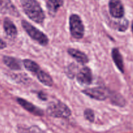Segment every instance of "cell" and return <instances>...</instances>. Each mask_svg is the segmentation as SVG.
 Here are the masks:
<instances>
[{"mask_svg": "<svg viewBox=\"0 0 133 133\" xmlns=\"http://www.w3.org/2000/svg\"><path fill=\"white\" fill-rule=\"evenodd\" d=\"M22 6L29 18L37 23H42L45 19V14L36 0H20Z\"/></svg>", "mask_w": 133, "mask_h": 133, "instance_id": "6da1fadb", "label": "cell"}, {"mask_svg": "<svg viewBox=\"0 0 133 133\" xmlns=\"http://www.w3.org/2000/svg\"><path fill=\"white\" fill-rule=\"evenodd\" d=\"M22 25L23 29L32 40L37 42L39 44L43 46L48 45L49 43V38L44 32L25 20L22 21Z\"/></svg>", "mask_w": 133, "mask_h": 133, "instance_id": "7a4b0ae2", "label": "cell"}, {"mask_svg": "<svg viewBox=\"0 0 133 133\" xmlns=\"http://www.w3.org/2000/svg\"><path fill=\"white\" fill-rule=\"evenodd\" d=\"M48 115L53 118L66 119L71 116V111L68 105L64 103L58 101L51 104L47 109Z\"/></svg>", "mask_w": 133, "mask_h": 133, "instance_id": "3957f363", "label": "cell"}, {"mask_svg": "<svg viewBox=\"0 0 133 133\" xmlns=\"http://www.w3.org/2000/svg\"><path fill=\"white\" fill-rule=\"evenodd\" d=\"M69 23L70 33L72 37L77 40L81 39L84 35V26L81 17L77 14H71Z\"/></svg>", "mask_w": 133, "mask_h": 133, "instance_id": "277c9868", "label": "cell"}, {"mask_svg": "<svg viewBox=\"0 0 133 133\" xmlns=\"http://www.w3.org/2000/svg\"><path fill=\"white\" fill-rule=\"evenodd\" d=\"M82 92L94 99L104 101L109 97L111 92L105 87H94L86 88L83 90Z\"/></svg>", "mask_w": 133, "mask_h": 133, "instance_id": "5b68a950", "label": "cell"}, {"mask_svg": "<svg viewBox=\"0 0 133 133\" xmlns=\"http://www.w3.org/2000/svg\"><path fill=\"white\" fill-rule=\"evenodd\" d=\"M109 9L110 14L114 18L121 19L124 16V7L121 0H109Z\"/></svg>", "mask_w": 133, "mask_h": 133, "instance_id": "8992f818", "label": "cell"}, {"mask_svg": "<svg viewBox=\"0 0 133 133\" xmlns=\"http://www.w3.org/2000/svg\"><path fill=\"white\" fill-rule=\"evenodd\" d=\"M16 100L19 105H20L25 110H26L31 114H33L35 116H44V111L41 109L36 107V105H33L32 103L29 102V101H27V100L24 99L23 98H21V97H18V98H17Z\"/></svg>", "mask_w": 133, "mask_h": 133, "instance_id": "52a82bcc", "label": "cell"}, {"mask_svg": "<svg viewBox=\"0 0 133 133\" xmlns=\"http://www.w3.org/2000/svg\"><path fill=\"white\" fill-rule=\"evenodd\" d=\"M78 83L83 85H89L92 83V70L88 67H83L76 75Z\"/></svg>", "mask_w": 133, "mask_h": 133, "instance_id": "ba28073f", "label": "cell"}, {"mask_svg": "<svg viewBox=\"0 0 133 133\" xmlns=\"http://www.w3.org/2000/svg\"><path fill=\"white\" fill-rule=\"evenodd\" d=\"M0 11L14 17H18L19 13L10 0H0Z\"/></svg>", "mask_w": 133, "mask_h": 133, "instance_id": "9c48e42d", "label": "cell"}, {"mask_svg": "<svg viewBox=\"0 0 133 133\" xmlns=\"http://www.w3.org/2000/svg\"><path fill=\"white\" fill-rule=\"evenodd\" d=\"M3 29L8 37L15 38L18 35V30L14 22L9 18H5L3 20Z\"/></svg>", "mask_w": 133, "mask_h": 133, "instance_id": "30bf717a", "label": "cell"}, {"mask_svg": "<svg viewBox=\"0 0 133 133\" xmlns=\"http://www.w3.org/2000/svg\"><path fill=\"white\" fill-rule=\"evenodd\" d=\"M68 53L70 56L73 57L75 61L81 64H85L89 61L88 56L83 52L81 51L79 49L70 48L68 49Z\"/></svg>", "mask_w": 133, "mask_h": 133, "instance_id": "8fae6325", "label": "cell"}, {"mask_svg": "<svg viewBox=\"0 0 133 133\" xmlns=\"http://www.w3.org/2000/svg\"><path fill=\"white\" fill-rule=\"evenodd\" d=\"M112 58L113 61H114V64L118 68V70L123 74L125 71L123 59L122 54L120 53L118 48H115L112 49Z\"/></svg>", "mask_w": 133, "mask_h": 133, "instance_id": "7c38bea8", "label": "cell"}, {"mask_svg": "<svg viewBox=\"0 0 133 133\" xmlns=\"http://www.w3.org/2000/svg\"><path fill=\"white\" fill-rule=\"evenodd\" d=\"M63 4V0H48L46 6L49 15L54 16Z\"/></svg>", "mask_w": 133, "mask_h": 133, "instance_id": "4fadbf2b", "label": "cell"}, {"mask_svg": "<svg viewBox=\"0 0 133 133\" xmlns=\"http://www.w3.org/2000/svg\"><path fill=\"white\" fill-rule=\"evenodd\" d=\"M3 61L4 64L12 70L18 71V70H21V68H22L20 62H19V60L12 57L4 56L3 57Z\"/></svg>", "mask_w": 133, "mask_h": 133, "instance_id": "5bb4252c", "label": "cell"}, {"mask_svg": "<svg viewBox=\"0 0 133 133\" xmlns=\"http://www.w3.org/2000/svg\"><path fill=\"white\" fill-rule=\"evenodd\" d=\"M35 75H36V77L38 79L39 81L47 87H51L53 84V80L51 77L46 73L45 71H43L40 69L38 71H37Z\"/></svg>", "mask_w": 133, "mask_h": 133, "instance_id": "9a60e30c", "label": "cell"}, {"mask_svg": "<svg viewBox=\"0 0 133 133\" xmlns=\"http://www.w3.org/2000/svg\"><path fill=\"white\" fill-rule=\"evenodd\" d=\"M109 98L112 103L114 104L116 106L123 107L126 105V100L125 99L124 97L122 95L116 92H110Z\"/></svg>", "mask_w": 133, "mask_h": 133, "instance_id": "2e32d148", "label": "cell"}, {"mask_svg": "<svg viewBox=\"0 0 133 133\" xmlns=\"http://www.w3.org/2000/svg\"><path fill=\"white\" fill-rule=\"evenodd\" d=\"M23 65L26 70H28L29 71L31 72L33 74H36L37 71H38L40 70V68L39 65L35 61H32L30 59H25L23 62Z\"/></svg>", "mask_w": 133, "mask_h": 133, "instance_id": "e0dca14e", "label": "cell"}, {"mask_svg": "<svg viewBox=\"0 0 133 133\" xmlns=\"http://www.w3.org/2000/svg\"><path fill=\"white\" fill-rule=\"evenodd\" d=\"M129 27V22L127 19H119V21L116 22L114 27L119 31H125Z\"/></svg>", "mask_w": 133, "mask_h": 133, "instance_id": "ac0fdd59", "label": "cell"}, {"mask_svg": "<svg viewBox=\"0 0 133 133\" xmlns=\"http://www.w3.org/2000/svg\"><path fill=\"white\" fill-rule=\"evenodd\" d=\"M78 70L77 66L74 64H71L68 66L66 71V74L70 78H74L77 75V71Z\"/></svg>", "mask_w": 133, "mask_h": 133, "instance_id": "d6986e66", "label": "cell"}, {"mask_svg": "<svg viewBox=\"0 0 133 133\" xmlns=\"http://www.w3.org/2000/svg\"><path fill=\"white\" fill-rule=\"evenodd\" d=\"M84 116L85 118L88 121V122H94L95 119V114L93 110H92L91 109H85L84 112Z\"/></svg>", "mask_w": 133, "mask_h": 133, "instance_id": "ffe728a7", "label": "cell"}, {"mask_svg": "<svg viewBox=\"0 0 133 133\" xmlns=\"http://www.w3.org/2000/svg\"><path fill=\"white\" fill-rule=\"evenodd\" d=\"M38 96V97L41 100H44V101H45V100L47 99L46 95H45V94H44V92H39Z\"/></svg>", "mask_w": 133, "mask_h": 133, "instance_id": "44dd1931", "label": "cell"}, {"mask_svg": "<svg viewBox=\"0 0 133 133\" xmlns=\"http://www.w3.org/2000/svg\"><path fill=\"white\" fill-rule=\"evenodd\" d=\"M6 47V42H5L3 40H2V39L0 38V50L5 49Z\"/></svg>", "mask_w": 133, "mask_h": 133, "instance_id": "7402d4cb", "label": "cell"}, {"mask_svg": "<svg viewBox=\"0 0 133 133\" xmlns=\"http://www.w3.org/2000/svg\"><path fill=\"white\" fill-rule=\"evenodd\" d=\"M132 33H133V24L132 25Z\"/></svg>", "mask_w": 133, "mask_h": 133, "instance_id": "603a6c76", "label": "cell"}]
</instances>
